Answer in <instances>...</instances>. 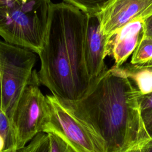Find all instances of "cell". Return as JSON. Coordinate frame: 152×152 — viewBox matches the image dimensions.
Segmentation results:
<instances>
[{
	"mask_svg": "<svg viewBox=\"0 0 152 152\" xmlns=\"http://www.w3.org/2000/svg\"><path fill=\"white\" fill-rule=\"evenodd\" d=\"M87 22L84 43V55L86 68L91 83L106 69L104 59L107 40L100 28L96 14H87Z\"/></svg>",
	"mask_w": 152,
	"mask_h": 152,
	"instance_id": "8",
	"label": "cell"
},
{
	"mask_svg": "<svg viewBox=\"0 0 152 152\" xmlns=\"http://www.w3.org/2000/svg\"><path fill=\"white\" fill-rule=\"evenodd\" d=\"M9 0H0V5L1 4H4L7 3Z\"/></svg>",
	"mask_w": 152,
	"mask_h": 152,
	"instance_id": "24",
	"label": "cell"
},
{
	"mask_svg": "<svg viewBox=\"0 0 152 152\" xmlns=\"http://www.w3.org/2000/svg\"><path fill=\"white\" fill-rule=\"evenodd\" d=\"M142 152H152V139L143 145Z\"/></svg>",
	"mask_w": 152,
	"mask_h": 152,
	"instance_id": "21",
	"label": "cell"
},
{
	"mask_svg": "<svg viewBox=\"0 0 152 152\" xmlns=\"http://www.w3.org/2000/svg\"><path fill=\"white\" fill-rule=\"evenodd\" d=\"M144 29L145 20H136L119 28L107 40V55L113 58L115 66H122L133 53L144 33Z\"/></svg>",
	"mask_w": 152,
	"mask_h": 152,
	"instance_id": "9",
	"label": "cell"
},
{
	"mask_svg": "<svg viewBox=\"0 0 152 152\" xmlns=\"http://www.w3.org/2000/svg\"><path fill=\"white\" fill-rule=\"evenodd\" d=\"M152 60V37L143 34L132 53L130 64L142 65Z\"/></svg>",
	"mask_w": 152,
	"mask_h": 152,
	"instance_id": "11",
	"label": "cell"
},
{
	"mask_svg": "<svg viewBox=\"0 0 152 152\" xmlns=\"http://www.w3.org/2000/svg\"><path fill=\"white\" fill-rule=\"evenodd\" d=\"M87 14H97L110 0H63Z\"/></svg>",
	"mask_w": 152,
	"mask_h": 152,
	"instance_id": "13",
	"label": "cell"
},
{
	"mask_svg": "<svg viewBox=\"0 0 152 152\" xmlns=\"http://www.w3.org/2000/svg\"><path fill=\"white\" fill-rule=\"evenodd\" d=\"M87 15L62 2L51 3L47 29L38 53L40 85L63 101H75L88 90L91 81L84 55Z\"/></svg>",
	"mask_w": 152,
	"mask_h": 152,
	"instance_id": "2",
	"label": "cell"
},
{
	"mask_svg": "<svg viewBox=\"0 0 152 152\" xmlns=\"http://www.w3.org/2000/svg\"><path fill=\"white\" fill-rule=\"evenodd\" d=\"M144 34L152 37V15L145 20Z\"/></svg>",
	"mask_w": 152,
	"mask_h": 152,
	"instance_id": "19",
	"label": "cell"
},
{
	"mask_svg": "<svg viewBox=\"0 0 152 152\" xmlns=\"http://www.w3.org/2000/svg\"><path fill=\"white\" fill-rule=\"evenodd\" d=\"M150 140H146V141H141L140 142H138L137 144H135L133 145H132L131 147H130L129 148H127L125 151H124V152H142V147L143 145Z\"/></svg>",
	"mask_w": 152,
	"mask_h": 152,
	"instance_id": "18",
	"label": "cell"
},
{
	"mask_svg": "<svg viewBox=\"0 0 152 152\" xmlns=\"http://www.w3.org/2000/svg\"><path fill=\"white\" fill-rule=\"evenodd\" d=\"M150 65H152V60L150 61L149 62L145 64H144V65H139V66H150Z\"/></svg>",
	"mask_w": 152,
	"mask_h": 152,
	"instance_id": "23",
	"label": "cell"
},
{
	"mask_svg": "<svg viewBox=\"0 0 152 152\" xmlns=\"http://www.w3.org/2000/svg\"><path fill=\"white\" fill-rule=\"evenodd\" d=\"M37 72L34 69L32 77L24 88L17 104L13 125L16 134V148L24 147L39 133L47 117L46 96L39 88Z\"/></svg>",
	"mask_w": 152,
	"mask_h": 152,
	"instance_id": "6",
	"label": "cell"
},
{
	"mask_svg": "<svg viewBox=\"0 0 152 152\" xmlns=\"http://www.w3.org/2000/svg\"><path fill=\"white\" fill-rule=\"evenodd\" d=\"M142 96L122 66L113 65L97 77L79 99L61 100L102 137L108 152H124L152 139L142 116Z\"/></svg>",
	"mask_w": 152,
	"mask_h": 152,
	"instance_id": "1",
	"label": "cell"
},
{
	"mask_svg": "<svg viewBox=\"0 0 152 152\" xmlns=\"http://www.w3.org/2000/svg\"><path fill=\"white\" fill-rule=\"evenodd\" d=\"M30 152H49V140L48 134L41 132L30 142Z\"/></svg>",
	"mask_w": 152,
	"mask_h": 152,
	"instance_id": "14",
	"label": "cell"
},
{
	"mask_svg": "<svg viewBox=\"0 0 152 152\" xmlns=\"http://www.w3.org/2000/svg\"><path fill=\"white\" fill-rule=\"evenodd\" d=\"M37 60L33 51L0 40V106L12 123L17 104L32 77Z\"/></svg>",
	"mask_w": 152,
	"mask_h": 152,
	"instance_id": "5",
	"label": "cell"
},
{
	"mask_svg": "<svg viewBox=\"0 0 152 152\" xmlns=\"http://www.w3.org/2000/svg\"><path fill=\"white\" fill-rule=\"evenodd\" d=\"M31 150V144L29 142L26 146L23 148H19V149H11L5 150L4 152H30Z\"/></svg>",
	"mask_w": 152,
	"mask_h": 152,
	"instance_id": "20",
	"label": "cell"
},
{
	"mask_svg": "<svg viewBox=\"0 0 152 152\" xmlns=\"http://www.w3.org/2000/svg\"><path fill=\"white\" fill-rule=\"evenodd\" d=\"M0 134L5 141V150L17 149V138L14 125L0 106Z\"/></svg>",
	"mask_w": 152,
	"mask_h": 152,
	"instance_id": "12",
	"label": "cell"
},
{
	"mask_svg": "<svg viewBox=\"0 0 152 152\" xmlns=\"http://www.w3.org/2000/svg\"><path fill=\"white\" fill-rule=\"evenodd\" d=\"M141 111L152 109V92L142 95L141 102Z\"/></svg>",
	"mask_w": 152,
	"mask_h": 152,
	"instance_id": "17",
	"label": "cell"
},
{
	"mask_svg": "<svg viewBox=\"0 0 152 152\" xmlns=\"http://www.w3.org/2000/svg\"><path fill=\"white\" fill-rule=\"evenodd\" d=\"M1 75H0V98H1Z\"/></svg>",
	"mask_w": 152,
	"mask_h": 152,
	"instance_id": "25",
	"label": "cell"
},
{
	"mask_svg": "<svg viewBox=\"0 0 152 152\" xmlns=\"http://www.w3.org/2000/svg\"><path fill=\"white\" fill-rule=\"evenodd\" d=\"M5 148V141L4 137L0 134V152H4Z\"/></svg>",
	"mask_w": 152,
	"mask_h": 152,
	"instance_id": "22",
	"label": "cell"
},
{
	"mask_svg": "<svg viewBox=\"0 0 152 152\" xmlns=\"http://www.w3.org/2000/svg\"><path fill=\"white\" fill-rule=\"evenodd\" d=\"M142 116L147 132L152 138V109L142 111Z\"/></svg>",
	"mask_w": 152,
	"mask_h": 152,
	"instance_id": "16",
	"label": "cell"
},
{
	"mask_svg": "<svg viewBox=\"0 0 152 152\" xmlns=\"http://www.w3.org/2000/svg\"><path fill=\"white\" fill-rule=\"evenodd\" d=\"M47 117L42 132L52 134L74 152H108L106 141L88 124L76 116L53 94L46 95Z\"/></svg>",
	"mask_w": 152,
	"mask_h": 152,
	"instance_id": "4",
	"label": "cell"
},
{
	"mask_svg": "<svg viewBox=\"0 0 152 152\" xmlns=\"http://www.w3.org/2000/svg\"><path fill=\"white\" fill-rule=\"evenodd\" d=\"M49 140V152H74L60 138L52 134H48Z\"/></svg>",
	"mask_w": 152,
	"mask_h": 152,
	"instance_id": "15",
	"label": "cell"
},
{
	"mask_svg": "<svg viewBox=\"0 0 152 152\" xmlns=\"http://www.w3.org/2000/svg\"><path fill=\"white\" fill-rule=\"evenodd\" d=\"M50 0H9L0 5V36L36 53L42 49Z\"/></svg>",
	"mask_w": 152,
	"mask_h": 152,
	"instance_id": "3",
	"label": "cell"
},
{
	"mask_svg": "<svg viewBox=\"0 0 152 152\" xmlns=\"http://www.w3.org/2000/svg\"><path fill=\"white\" fill-rule=\"evenodd\" d=\"M122 68L126 75L133 81L142 95L152 92L151 69L131 64L125 67L122 66Z\"/></svg>",
	"mask_w": 152,
	"mask_h": 152,
	"instance_id": "10",
	"label": "cell"
},
{
	"mask_svg": "<svg viewBox=\"0 0 152 152\" xmlns=\"http://www.w3.org/2000/svg\"><path fill=\"white\" fill-rule=\"evenodd\" d=\"M102 33L108 40L126 24L152 15V0H110L96 14Z\"/></svg>",
	"mask_w": 152,
	"mask_h": 152,
	"instance_id": "7",
	"label": "cell"
}]
</instances>
